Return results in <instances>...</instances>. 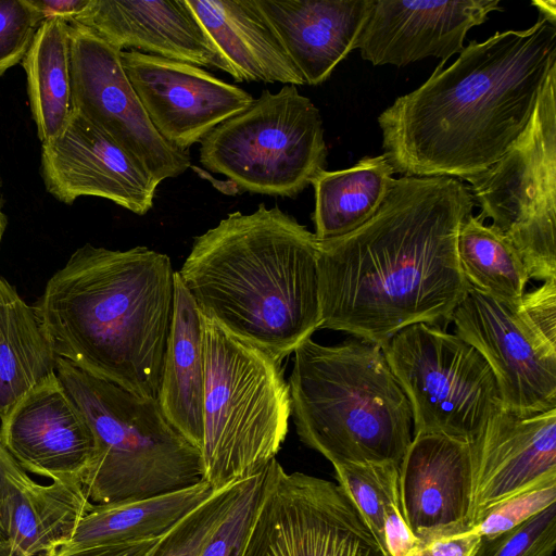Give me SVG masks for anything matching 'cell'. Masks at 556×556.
<instances>
[{
	"mask_svg": "<svg viewBox=\"0 0 556 556\" xmlns=\"http://www.w3.org/2000/svg\"><path fill=\"white\" fill-rule=\"evenodd\" d=\"M405 521L419 545L471 530L470 442L416 434L399 467Z\"/></svg>",
	"mask_w": 556,
	"mask_h": 556,
	"instance_id": "obj_18",
	"label": "cell"
},
{
	"mask_svg": "<svg viewBox=\"0 0 556 556\" xmlns=\"http://www.w3.org/2000/svg\"><path fill=\"white\" fill-rule=\"evenodd\" d=\"M533 4L539 8L541 14L556 18L555 1H534Z\"/></svg>",
	"mask_w": 556,
	"mask_h": 556,
	"instance_id": "obj_41",
	"label": "cell"
},
{
	"mask_svg": "<svg viewBox=\"0 0 556 556\" xmlns=\"http://www.w3.org/2000/svg\"><path fill=\"white\" fill-rule=\"evenodd\" d=\"M481 536L470 530L465 533L432 540L419 545L414 556H473Z\"/></svg>",
	"mask_w": 556,
	"mask_h": 556,
	"instance_id": "obj_38",
	"label": "cell"
},
{
	"mask_svg": "<svg viewBox=\"0 0 556 556\" xmlns=\"http://www.w3.org/2000/svg\"><path fill=\"white\" fill-rule=\"evenodd\" d=\"M0 421L4 446L26 472L83 486L94 435L56 374L24 394Z\"/></svg>",
	"mask_w": 556,
	"mask_h": 556,
	"instance_id": "obj_16",
	"label": "cell"
},
{
	"mask_svg": "<svg viewBox=\"0 0 556 556\" xmlns=\"http://www.w3.org/2000/svg\"><path fill=\"white\" fill-rule=\"evenodd\" d=\"M305 84L317 86L353 50L372 0H254Z\"/></svg>",
	"mask_w": 556,
	"mask_h": 556,
	"instance_id": "obj_21",
	"label": "cell"
},
{
	"mask_svg": "<svg viewBox=\"0 0 556 556\" xmlns=\"http://www.w3.org/2000/svg\"><path fill=\"white\" fill-rule=\"evenodd\" d=\"M42 22L27 0H0V76L23 61Z\"/></svg>",
	"mask_w": 556,
	"mask_h": 556,
	"instance_id": "obj_35",
	"label": "cell"
},
{
	"mask_svg": "<svg viewBox=\"0 0 556 556\" xmlns=\"http://www.w3.org/2000/svg\"><path fill=\"white\" fill-rule=\"evenodd\" d=\"M121 58L154 128L184 151L254 101L244 89L190 63L134 49Z\"/></svg>",
	"mask_w": 556,
	"mask_h": 556,
	"instance_id": "obj_14",
	"label": "cell"
},
{
	"mask_svg": "<svg viewBox=\"0 0 556 556\" xmlns=\"http://www.w3.org/2000/svg\"><path fill=\"white\" fill-rule=\"evenodd\" d=\"M473 205L459 179L394 178L368 222L318 241L320 329L382 346L408 326L450 324L470 287L457 236Z\"/></svg>",
	"mask_w": 556,
	"mask_h": 556,
	"instance_id": "obj_1",
	"label": "cell"
},
{
	"mask_svg": "<svg viewBox=\"0 0 556 556\" xmlns=\"http://www.w3.org/2000/svg\"><path fill=\"white\" fill-rule=\"evenodd\" d=\"M556 545V503L518 526L481 536L473 556H553Z\"/></svg>",
	"mask_w": 556,
	"mask_h": 556,
	"instance_id": "obj_32",
	"label": "cell"
},
{
	"mask_svg": "<svg viewBox=\"0 0 556 556\" xmlns=\"http://www.w3.org/2000/svg\"><path fill=\"white\" fill-rule=\"evenodd\" d=\"M393 174L384 154L363 157L345 169L319 172L311 182L316 239L340 238L368 222L386 200Z\"/></svg>",
	"mask_w": 556,
	"mask_h": 556,
	"instance_id": "obj_26",
	"label": "cell"
},
{
	"mask_svg": "<svg viewBox=\"0 0 556 556\" xmlns=\"http://www.w3.org/2000/svg\"><path fill=\"white\" fill-rule=\"evenodd\" d=\"M451 323L490 366L502 409L531 415L556 408V278L517 304L469 287Z\"/></svg>",
	"mask_w": 556,
	"mask_h": 556,
	"instance_id": "obj_11",
	"label": "cell"
},
{
	"mask_svg": "<svg viewBox=\"0 0 556 556\" xmlns=\"http://www.w3.org/2000/svg\"><path fill=\"white\" fill-rule=\"evenodd\" d=\"M235 81L304 85L254 0H187Z\"/></svg>",
	"mask_w": 556,
	"mask_h": 556,
	"instance_id": "obj_23",
	"label": "cell"
},
{
	"mask_svg": "<svg viewBox=\"0 0 556 556\" xmlns=\"http://www.w3.org/2000/svg\"><path fill=\"white\" fill-rule=\"evenodd\" d=\"M457 254L468 285L498 301L517 304L530 281L513 243L479 215L470 214L457 236Z\"/></svg>",
	"mask_w": 556,
	"mask_h": 556,
	"instance_id": "obj_29",
	"label": "cell"
},
{
	"mask_svg": "<svg viewBox=\"0 0 556 556\" xmlns=\"http://www.w3.org/2000/svg\"><path fill=\"white\" fill-rule=\"evenodd\" d=\"M159 538L122 544H100L88 546H60L49 552L50 556H150Z\"/></svg>",
	"mask_w": 556,
	"mask_h": 556,
	"instance_id": "obj_37",
	"label": "cell"
},
{
	"mask_svg": "<svg viewBox=\"0 0 556 556\" xmlns=\"http://www.w3.org/2000/svg\"><path fill=\"white\" fill-rule=\"evenodd\" d=\"M556 503V476L545 478L486 510L471 529L480 536L507 531Z\"/></svg>",
	"mask_w": 556,
	"mask_h": 556,
	"instance_id": "obj_34",
	"label": "cell"
},
{
	"mask_svg": "<svg viewBox=\"0 0 556 556\" xmlns=\"http://www.w3.org/2000/svg\"><path fill=\"white\" fill-rule=\"evenodd\" d=\"M42 21L60 18L71 23L88 5L89 0H27Z\"/></svg>",
	"mask_w": 556,
	"mask_h": 556,
	"instance_id": "obj_39",
	"label": "cell"
},
{
	"mask_svg": "<svg viewBox=\"0 0 556 556\" xmlns=\"http://www.w3.org/2000/svg\"><path fill=\"white\" fill-rule=\"evenodd\" d=\"M203 334L202 313L176 271L172 328L156 400L168 422L200 451L205 390Z\"/></svg>",
	"mask_w": 556,
	"mask_h": 556,
	"instance_id": "obj_24",
	"label": "cell"
},
{
	"mask_svg": "<svg viewBox=\"0 0 556 556\" xmlns=\"http://www.w3.org/2000/svg\"><path fill=\"white\" fill-rule=\"evenodd\" d=\"M73 110L144 167L160 185L191 165L189 151L167 142L152 125L122 64V51L91 29L68 23Z\"/></svg>",
	"mask_w": 556,
	"mask_h": 556,
	"instance_id": "obj_13",
	"label": "cell"
},
{
	"mask_svg": "<svg viewBox=\"0 0 556 556\" xmlns=\"http://www.w3.org/2000/svg\"><path fill=\"white\" fill-rule=\"evenodd\" d=\"M383 536L386 556H410L419 546L405 521L400 494L386 507Z\"/></svg>",
	"mask_w": 556,
	"mask_h": 556,
	"instance_id": "obj_36",
	"label": "cell"
},
{
	"mask_svg": "<svg viewBox=\"0 0 556 556\" xmlns=\"http://www.w3.org/2000/svg\"><path fill=\"white\" fill-rule=\"evenodd\" d=\"M556 67V18L472 40L446 68L378 117L384 155L403 176L467 180L500 160L526 129Z\"/></svg>",
	"mask_w": 556,
	"mask_h": 556,
	"instance_id": "obj_2",
	"label": "cell"
},
{
	"mask_svg": "<svg viewBox=\"0 0 556 556\" xmlns=\"http://www.w3.org/2000/svg\"><path fill=\"white\" fill-rule=\"evenodd\" d=\"M72 22L91 29L121 51L140 49L231 75L230 66L187 0H89Z\"/></svg>",
	"mask_w": 556,
	"mask_h": 556,
	"instance_id": "obj_20",
	"label": "cell"
},
{
	"mask_svg": "<svg viewBox=\"0 0 556 556\" xmlns=\"http://www.w3.org/2000/svg\"><path fill=\"white\" fill-rule=\"evenodd\" d=\"M0 189H1V179H0ZM7 223H8L7 216L3 213L1 198H0V245H1V241L3 238L4 231H5Z\"/></svg>",
	"mask_w": 556,
	"mask_h": 556,
	"instance_id": "obj_42",
	"label": "cell"
},
{
	"mask_svg": "<svg viewBox=\"0 0 556 556\" xmlns=\"http://www.w3.org/2000/svg\"><path fill=\"white\" fill-rule=\"evenodd\" d=\"M466 181L479 216L513 243L530 279L556 278V67L518 140Z\"/></svg>",
	"mask_w": 556,
	"mask_h": 556,
	"instance_id": "obj_9",
	"label": "cell"
},
{
	"mask_svg": "<svg viewBox=\"0 0 556 556\" xmlns=\"http://www.w3.org/2000/svg\"><path fill=\"white\" fill-rule=\"evenodd\" d=\"M245 480L215 490L161 536L150 556H199L232 507Z\"/></svg>",
	"mask_w": 556,
	"mask_h": 556,
	"instance_id": "obj_31",
	"label": "cell"
},
{
	"mask_svg": "<svg viewBox=\"0 0 556 556\" xmlns=\"http://www.w3.org/2000/svg\"><path fill=\"white\" fill-rule=\"evenodd\" d=\"M56 357L33 306L0 276V420L30 389L56 374Z\"/></svg>",
	"mask_w": 556,
	"mask_h": 556,
	"instance_id": "obj_27",
	"label": "cell"
},
{
	"mask_svg": "<svg viewBox=\"0 0 556 556\" xmlns=\"http://www.w3.org/2000/svg\"><path fill=\"white\" fill-rule=\"evenodd\" d=\"M56 375L94 435L83 481L92 504L150 497L203 481L201 451L168 422L156 399L132 394L61 357Z\"/></svg>",
	"mask_w": 556,
	"mask_h": 556,
	"instance_id": "obj_6",
	"label": "cell"
},
{
	"mask_svg": "<svg viewBox=\"0 0 556 556\" xmlns=\"http://www.w3.org/2000/svg\"><path fill=\"white\" fill-rule=\"evenodd\" d=\"M208 482L110 504H93L62 546L132 543L165 534L215 491Z\"/></svg>",
	"mask_w": 556,
	"mask_h": 556,
	"instance_id": "obj_25",
	"label": "cell"
},
{
	"mask_svg": "<svg viewBox=\"0 0 556 556\" xmlns=\"http://www.w3.org/2000/svg\"><path fill=\"white\" fill-rule=\"evenodd\" d=\"M288 384L300 440L332 466L401 463L413 440L409 402L380 345L312 338L294 350Z\"/></svg>",
	"mask_w": 556,
	"mask_h": 556,
	"instance_id": "obj_5",
	"label": "cell"
},
{
	"mask_svg": "<svg viewBox=\"0 0 556 556\" xmlns=\"http://www.w3.org/2000/svg\"><path fill=\"white\" fill-rule=\"evenodd\" d=\"M81 485L41 484L16 463L0 489V556H41L66 544L92 508Z\"/></svg>",
	"mask_w": 556,
	"mask_h": 556,
	"instance_id": "obj_22",
	"label": "cell"
},
{
	"mask_svg": "<svg viewBox=\"0 0 556 556\" xmlns=\"http://www.w3.org/2000/svg\"><path fill=\"white\" fill-rule=\"evenodd\" d=\"M41 556H50V554H49V553H47V554H45V555H41Z\"/></svg>",
	"mask_w": 556,
	"mask_h": 556,
	"instance_id": "obj_43",
	"label": "cell"
},
{
	"mask_svg": "<svg viewBox=\"0 0 556 556\" xmlns=\"http://www.w3.org/2000/svg\"><path fill=\"white\" fill-rule=\"evenodd\" d=\"M41 176L47 191L62 203L93 195L137 215L152 208L159 186L144 167L76 111L61 136L41 143Z\"/></svg>",
	"mask_w": 556,
	"mask_h": 556,
	"instance_id": "obj_15",
	"label": "cell"
},
{
	"mask_svg": "<svg viewBox=\"0 0 556 556\" xmlns=\"http://www.w3.org/2000/svg\"><path fill=\"white\" fill-rule=\"evenodd\" d=\"M410 556H414V553Z\"/></svg>",
	"mask_w": 556,
	"mask_h": 556,
	"instance_id": "obj_44",
	"label": "cell"
},
{
	"mask_svg": "<svg viewBox=\"0 0 556 556\" xmlns=\"http://www.w3.org/2000/svg\"><path fill=\"white\" fill-rule=\"evenodd\" d=\"M500 0H372L355 49L374 65L405 66L434 56L438 66L464 49L473 26L501 11Z\"/></svg>",
	"mask_w": 556,
	"mask_h": 556,
	"instance_id": "obj_17",
	"label": "cell"
},
{
	"mask_svg": "<svg viewBox=\"0 0 556 556\" xmlns=\"http://www.w3.org/2000/svg\"><path fill=\"white\" fill-rule=\"evenodd\" d=\"M200 163L250 193H301L325 169L327 147L319 110L298 86L264 89L243 112L208 132Z\"/></svg>",
	"mask_w": 556,
	"mask_h": 556,
	"instance_id": "obj_8",
	"label": "cell"
},
{
	"mask_svg": "<svg viewBox=\"0 0 556 556\" xmlns=\"http://www.w3.org/2000/svg\"><path fill=\"white\" fill-rule=\"evenodd\" d=\"M470 447L473 528L494 505L556 476V408L520 415L501 407L486 420Z\"/></svg>",
	"mask_w": 556,
	"mask_h": 556,
	"instance_id": "obj_19",
	"label": "cell"
},
{
	"mask_svg": "<svg viewBox=\"0 0 556 556\" xmlns=\"http://www.w3.org/2000/svg\"><path fill=\"white\" fill-rule=\"evenodd\" d=\"M240 556H386L336 482L271 459Z\"/></svg>",
	"mask_w": 556,
	"mask_h": 556,
	"instance_id": "obj_12",
	"label": "cell"
},
{
	"mask_svg": "<svg viewBox=\"0 0 556 556\" xmlns=\"http://www.w3.org/2000/svg\"><path fill=\"white\" fill-rule=\"evenodd\" d=\"M413 414V435L471 442L501 408L495 377L483 356L442 327L415 324L382 346Z\"/></svg>",
	"mask_w": 556,
	"mask_h": 556,
	"instance_id": "obj_10",
	"label": "cell"
},
{
	"mask_svg": "<svg viewBox=\"0 0 556 556\" xmlns=\"http://www.w3.org/2000/svg\"><path fill=\"white\" fill-rule=\"evenodd\" d=\"M203 316L205 390L201 456L214 489L262 471L289 428L291 397L281 362Z\"/></svg>",
	"mask_w": 556,
	"mask_h": 556,
	"instance_id": "obj_7",
	"label": "cell"
},
{
	"mask_svg": "<svg viewBox=\"0 0 556 556\" xmlns=\"http://www.w3.org/2000/svg\"><path fill=\"white\" fill-rule=\"evenodd\" d=\"M16 464L9 453L0 437V489L5 480L8 471Z\"/></svg>",
	"mask_w": 556,
	"mask_h": 556,
	"instance_id": "obj_40",
	"label": "cell"
},
{
	"mask_svg": "<svg viewBox=\"0 0 556 556\" xmlns=\"http://www.w3.org/2000/svg\"><path fill=\"white\" fill-rule=\"evenodd\" d=\"M33 119L41 143L61 136L73 116L68 23L43 21L22 61Z\"/></svg>",
	"mask_w": 556,
	"mask_h": 556,
	"instance_id": "obj_28",
	"label": "cell"
},
{
	"mask_svg": "<svg viewBox=\"0 0 556 556\" xmlns=\"http://www.w3.org/2000/svg\"><path fill=\"white\" fill-rule=\"evenodd\" d=\"M265 468L247 478L236 502L199 556H240L260 503Z\"/></svg>",
	"mask_w": 556,
	"mask_h": 556,
	"instance_id": "obj_33",
	"label": "cell"
},
{
	"mask_svg": "<svg viewBox=\"0 0 556 556\" xmlns=\"http://www.w3.org/2000/svg\"><path fill=\"white\" fill-rule=\"evenodd\" d=\"M318 240L278 206L194 238L177 275L201 313L278 361L320 329Z\"/></svg>",
	"mask_w": 556,
	"mask_h": 556,
	"instance_id": "obj_4",
	"label": "cell"
},
{
	"mask_svg": "<svg viewBox=\"0 0 556 556\" xmlns=\"http://www.w3.org/2000/svg\"><path fill=\"white\" fill-rule=\"evenodd\" d=\"M399 464L364 463L333 465L337 483L355 506L384 555V510L400 494Z\"/></svg>",
	"mask_w": 556,
	"mask_h": 556,
	"instance_id": "obj_30",
	"label": "cell"
},
{
	"mask_svg": "<svg viewBox=\"0 0 556 556\" xmlns=\"http://www.w3.org/2000/svg\"><path fill=\"white\" fill-rule=\"evenodd\" d=\"M175 275L169 256L147 247L122 251L86 243L50 277L33 308L58 357L156 399Z\"/></svg>",
	"mask_w": 556,
	"mask_h": 556,
	"instance_id": "obj_3",
	"label": "cell"
}]
</instances>
